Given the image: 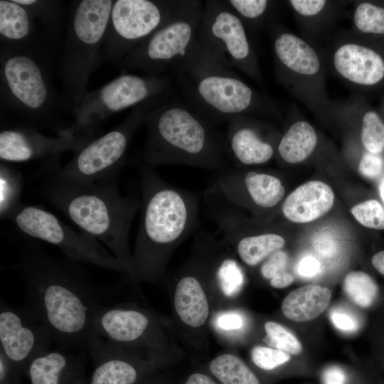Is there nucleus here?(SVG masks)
<instances>
[{
  "mask_svg": "<svg viewBox=\"0 0 384 384\" xmlns=\"http://www.w3.org/2000/svg\"><path fill=\"white\" fill-rule=\"evenodd\" d=\"M384 170V157L381 154L365 151L359 164L358 171L364 177L370 179L378 178Z\"/></svg>",
  "mask_w": 384,
  "mask_h": 384,
  "instance_id": "79ce46f5",
  "label": "nucleus"
},
{
  "mask_svg": "<svg viewBox=\"0 0 384 384\" xmlns=\"http://www.w3.org/2000/svg\"><path fill=\"white\" fill-rule=\"evenodd\" d=\"M88 352L94 364L88 384H137L166 353L120 346L99 336Z\"/></svg>",
  "mask_w": 384,
  "mask_h": 384,
  "instance_id": "a211bd4d",
  "label": "nucleus"
},
{
  "mask_svg": "<svg viewBox=\"0 0 384 384\" xmlns=\"http://www.w3.org/2000/svg\"><path fill=\"white\" fill-rule=\"evenodd\" d=\"M383 112H384V103H383Z\"/></svg>",
  "mask_w": 384,
  "mask_h": 384,
  "instance_id": "603ef678",
  "label": "nucleus"
},
{
  "mask_svg": "<svg viewBox=\"0 0 384 384\" xmlns=\"http://www.w3.org/2000/svg\"><path fill=\"white\" fill-rule=\"evenodd\" d=\"M22 375L18 367L0 351V384H21Z\"/></svg>",
  "mask_w": 384,
  "mask_h": 384,
  "instance_id": "c03bdc74",
  "label": "nucleus"
},
{
  "mask_svg": "<svg viewBox=\"0 0 384 384\" xmlns=\"http://www.w3.org/2000/svg\"><path fill=\"white\" fill-rule=\"evenodd\" d=\"M361 120V140L367 151L381 154L384 151V122L374 110L356 99Z\"/></svg>",
  "mask_w": 384,
  "mask_h": 384,
  "instance_id": "2f4dec72",
  "label": "nucleus"
},
{
  "mask_svg": "<svg viewBox=\"0 0 384 384\" xmlns=\"http://www.w3.org/2000/svg\"><path fill=\"white\" fill-rule=\"evenodd\" d=\"M94 329L97 336L120 346L169 353L168 324L137 304L102 306L96 313Z\"/></svg>",
  "mask_w": 384,
  "mask_h": 384,
  "instance_id": "2eb2a0df",
  "label": "nucleus"
},
{
  "mask_svg": "<svg viewBox=\"0 0 384 384\" xmlns=\"http://www.w3.org/2000/svg\"><path fill=\"white\" fill-rule=\"evenodd\" d=\"M379 191H380V197L384 202V177L383 178V179L381 180L380 183Z\"/></svg>",
  "mask_w": 384,
  "mask_h": 384,
  "instance_id": "3c124183",
  "label": "nucleus"
},
{
  "mask_svg": "<svg viewBox=\"0 0 384 384\" xmlns=\"http://www.w3.org/2000/svg\"><path fill=\"white\" fill-rule=\"evenodd\" d=\"M247 32L243 22L225 1H206L198 41L224 64L264 85L258 59Z\"/></svg>",
  "mask_w": 384,
  "mask_h": 384,
  "instance_id": "4468645a",
  "label": "nucleus"
},
{
  "mask_svg": "<svg viewBox=\"0 0 384 384\" xmlns=\"http://www.w3.org/2000/svg\"><path fill=\"white\" fill-rule=\"evenodd\" d=\"M90 141L63 131L53 137L25 127L7 128L0 132V159L3 162L47 161L64 151L76 152Z\"/></svg>",
  "mask_w": 384,
  "mask_h": 384,
  "instance_id": "6ab92c4d",
  "label": "nucleus"
},
{
  "mask_svg": "<svg viewBox=\"0 0 384 384\" xmlns=\"http://www.w3.org/2000/svg\"><path fill=\"white\" fill-rule=\"evenodd\" d=\"M0 87L1 107L25 127L47 123L62 106L46 62L34 46L1 47Z\"/></svg>",
  "mask_w": 384,
  "mask_h": 384,
  "instance_id": "0eeeda50",
  "label": "nucleus"
},
{
  "mask_svg": "<svg viewBox=\"0 0 384 384\" xmlns=\"http://www.w3.org/2000/svg\"><path fill=\"white\" fill-rule=\"evenodd\" d=\"M272 50L277 78L290 94L316 114H333L334 104L326 87L324 55L312 42L276 28Z\"/></svg>",
  "mask_w": 384,
  "mask_h": 384,
  "instance_id": "1a4fd4ad",
  "label": "nucleus"
},
{
  "mask_svg": "<svg viewBox=\"0 0 384 384\" xmlns=\"http://www.w3.org/2000/svg\"><path fill=\"white\" fill-rule=\"evenodd\" d=\"M373 267L384 275V250L376 252L371 260Z\"/></svg>",
  "mask_w": 384,
  "mask_h": 384,
  "instance_id": "8fccbe9b",
  "label": "nucleus"
},
{
  "mask_svg": "<svg viewBox=\"0 0 384 384\" xmlns=\"http://www.w3.org/2000/svg\"><path fill=\"white\" fill-rule=\"evenodd\" d=\"M267 126L253 116L238 115L228 122L225 134L229 154L242 166L268 162L275 153L273 139L264 131Z\"/></svg>",
  "mask_w": 384,
  "mask_h": 384,
  "instance_id": "5701e85b",
  "label": "nucleus"
},
{
  "mask_svg": "<svg viewBox=\"0 0 384 384\" xmlns=\"http://www.w3.org/2000/svg\"><path fill=\"white\" fill-rule=\"evenodd\" d=\"M208 368L222 384H261L256 374L233 353L215 356L209 363Z\"/></svg>",
  "mask_w": 384,
  "mask_h": 384,
  "instance_id": "c756f323",
  "label": "nucleus"
},
{
  "mask_svg": "<svg viewBox=\"0 0 384 384\" xmlns=\"http://www.w3.org/2000/svg\"><path fill=\"white\" fill-rule=\"evenodd\" d=\"M145 124L139 165H187L218 172L233 167L225 134L188 105L168 97L149 112Z\"/></svg>",
  "mask_w": 384,
  "mask_h": 384,
  "instance_id": "7ed1b4c3",
  "label": "nucleus"
},
{
  "mask_svg": "<svg viewBox=\"0 0 384 384\" xmlns=\"http://www.w3.org/2000/svg\"><path fill=\"white\" fill-rule=\"evenodd\" d=\"M293 281V276L287 271H285L270 280V284L273 288L282 289L290 285Z\"/></svg>",
  "mask_w": 384,
  "mask_h": 384,
  "instance_id": "de8ad7c7",
  "label": "nucleus"
},
{
  "mask_svg": "<svg viewBox=\"0 0 384 384\" xmlns=\"http://www.w3.org/2000/svg\"><path fill=\"white\" fill-rule=\"evenodd\" d=\"M334 203V193L330 186L321 181H310L285 198L281 210L289 220L306 223L324 215Z\"/></svg>",
  "mask_w": 384,
  "mask_h": 384,
  "instance_id": "393cba45",
  "label": "nucleus"
},
{
  "mask_svg": "<svg viewBox=\"0 0 384 384\" xmlns=\"http://www.w3.org/2000/svg\"><path fill=\"white\" fill-rule=\"evenodd\" d=\"M43 197L81 230L104 244L132 276L129 246L132 222L141 207L136 196H123L118 179L92 183H63L50 179Z\"/></svg>",
  "mask_w": 384,
  "mask_h": 384,
  "instance_id": "39448f33",
  "label": "nucleus"
},
{
  "mask_svg": "<svg viewBox=\"0 0 384 384\" xmlns=\"http://www.w3.org/2000/svg\"><path fill=\"white\" fill-rule=\"evenodd\" d=\"M250 358L255 366L266 371L276 370L291 360L287 353L267 346H254Z\"/></svg>",
  "mask_w": 384,
  "mask_h": 384,
  "instance_id": "58836bf2",
  "label": "nucleus"
},
{
  "mask_svg": "<svg viewBox=\"0 0 384 384\" xmlns=\"http://www.w3.org/2000/svg\"><path fill=\"white\" fill-rule=\"evenodd\" d=\"M210 323L213 329L221 338L233 341L245 331L247 319L242 311L227 307L213 313Z\"/></svg>",
  "mask_w": 384,
  "mask_h": 384,
  "instance_id": "c9c22d12",
  "label": "nucleus"
},
{
  "mask_svg": "<svg viewBox=\"0 0 384 384\" xmlns=\"http://www.w3.org/2000/svg\"><path fill=\"white\" fill-rule=\"evenodd\" d=\"M170 70L187 105L215 125L238 115L279 116L269 97L250 86L198 38L189 53Z\"/></svg>",
  "mask_w": 384,
  "mask_h": 384,
  "instance_id": "20e7f679",
  "label": "nucleus"
},
{
  "mask_svg": "<svg viewBox=\"0 0 384 384\" xmlns=\"http://www.w3.org/2000/svg\"><path fill=\"white\" fill-rule=\"evenodd\" d=\"M225 2L241 19L247 29L262 26L275 3L267 0H227Z\"/></svg>",
  "mask_w": 384,
  "mask_h": 384,
  "instance_id": "f704fd0d",
  "label": "nucleus"
},
{
  "mask_svg": "<svg viewBox=\"0 0 384 384\" xmlns=\"http://www.w3.org/2000/svg\"><path fill=\"white\" fill-rule=\"evenodd\" d=\"M331 293L329 288L308 284L292 291L283 299L281 309L288 319L305 322L314 319L328 307Z\"/></svg>",
  "mask_w": 384,
  "mask_h": 384,
  "instance_id": "bb28decb",
  "label": "nucleus"
},
{
  "mask_svg": "<svg viewBox=\"0 0 384 384\" xmlns=\"http://www.w3.org/2000/svg\"><path fill=\"white\" fill-rule=\"evenodd\" d=\"M185 384H217L210 376L201 373L189 375Z\"/></svg>",
  "mask_w": 384,
  "mask_h": 384,
  "instance_id": "09e8293b",
  "label": "nucleus"
},
{
  "mask_svg": "<svg viewBox=\"0 0 384 384\" xmlns=\"http://www.w3.org/2000/svg\"><path fill=\"white\" fill-rule=\"evenodd\" d=\"M334 1L325 0H290L288 5L294 12L303 30L309 35H316L338 14Z\"/></svg>",
  "mask_w": 384,
  "mask_h": 384,
  "instance_id": "c85d7f7f",
  "label": "nucleus"
},
{
  "mask_svg": "<svg viewBox=\"0 0 384 384\" xmlns=\"http://www.w3.org/2000/svg\"><path fill=\"white\" fill-rule=\"evenodd\" d=\"M26 7L50 33L58 32L63 10L59 1L16 0Z\"/></svg>",
  "mask_w": 384,
  "mask_h": 384,
  "instance_id": "e433bc0d",
  "label": "nucleus"
},
{
  "mask_svg": "<svg viewBox=\"0 0 384 384\" xmlns=\"http://www.w3.org/2000/svg\"><path fill=\"white\" fill-rule=\"evenodd\" d=\"M141 218L132 252L134 282L160 279L175 249L197 227L199 196L163 180L140 165Z\"/></svg>",
  "mask_w": 384,
  "mask_h": 384,
  "instance_id": "f03ea898",
  "label": "nucleus"
},
{
  "mask_svg": "<svg viewBox=\"0 0 384 384\" xmlns=\"http://www.w3.org/2000/svg\"><path fill=\"white\" fill-rule=\"evenodd\" d=\"M263 342L270 347L280 350L289 355H299L302 346L297 338L279 323L272 321L264 324Z\"/></svg>",
  "mask_w": 384,
  "mask_h": 384,
  "instance_id": "4c0bfd02",
  "label": "nucleus"
},
{
  "mask_svg": "<svg viewBox=\"0 0 384 384\" xmlns=\"http://www.w3.org/2000/svg\"><path fill=\"white\" fill-rule=\"evenodd\" d=\"M190 0H116L102 48V60L119 65L125 55L167 23Z\"/></svg>",
  "mask_w": 384,
  "mask_h": 384,
  "instance_id": "f8f14e48",
  "label": "nucleus"
},
{
  "mask_svg": "<svg viewBox=\"0 0 384 384\" xmlns=\"http://www.w3.org/2000/svg\"><path fill=\"white\" fill-rule=\"evenodd\" d=\"M53 341L50 330L26 306L14 307L4 301L0 305V351L22 375L30 362L49 349Z\"/></svg>",
  "mask_w": 384,
  "mask_h": 384,
  "instance_id": "f3484780",
  "label": "nucleus"
},
{
  "mask_svg": "<svg viewBox=\"0 0 384 384\" xmlns=\"http://www.w3.org/2000/svg\"><path fill=\"white\" fill-rule=\"evenodd\" d=\"M203 9L201 1L190 0L182 11L129 51L119 64L121 68L162 75L195 46Z\"/></svg>",
  "mask_w": 384,
  "mask_h": 384,
  "instance_id": "9b49d317",
  "label": "nucleus"
},
{
  "mask_svg": "<svg viewBox=\"0 0 384 384\" xmlns=\"http://www.w3.org/2000/svg\"><path fill=\"white\" fill-rule=\"evenodd\" d=\"M351 212L361 225L365 227L383 230L384 208L376 200L370 199L354 206Z\"/></svg>",
  "mask_w": 384,
  "mask_h": 384,
  "instance_id": "ea45409f",
  "label": "nucleus"
},
{
  "mask_svg": "<svg viewBox=\"0 0 384 384\" xmlns=\"http://www.w3.org/2000/svg\"><path fill=\"white\" fill-rule=\"evenodd\" d=\"M36 18L16 0L0 1V40L3 46H34Z\"/></svg>",
  "mask_w": 384,
  "mask_h": 384,
  "instance_id": "a878e982",
  "label": "nucleus"
},
{
  "mask_svg": "<svg viewBox=\"0 0 384 384\" xmlns=\"http://www.w3.org/2000/svg\"><path fill=\"white\" fill-rule=\"evenodd\" d=\"M9 220L27 236L56 246L72 260L129 277L126 268L100 242L82 230L68 226L41 207L21 203Z\"/></svg>",
  "mask_w": 384,
  "mask_h": 384,
  "instance_id": "ddd939ff",
  "label": "nucleus"
},
{
  "mask_svg": "<svg viewBox=\"0 0 384 384\" xmlns=\"http://www.w3.org/2000/svg\"><path fill=\"white\" fill-rule=\"evenodd\" d=\"M22 178L21 174L6 162L0 164V216L9 220L21 205Z\"/></svg>",
  "mask_w": 384,
  "mask_h": 384,
  "instance_id": "473e14b6",
  "label": "nucleus"
},
{
  "mask_svg": "<svg viewBox=\"0 0 384 384\" xmlns=\"http://www.w3.org/2000/svg\"><path fill=\"white\" fill-rule=\"evenodd\" d=\"M113 0L72 2L60 65L62 107L73 109L87 93L91 74L102 60V48Z\"/></svg>",
  "mask_w": 384,
  "mask_h": 384,
  "instance_id": "423d86ee",
  "label": "nucleus"
},
{
  "mask_svg": "<svg viewBox=\"0 0 384 384\" xmlns=\"http://www.w3.org/2000/svg\"><path fill=\"white\" fill-rule=\"evenodd\" d=\"M343 289L347 297L362 308L370 307L378 294L375 282L363 271L350 272L344 278Z\"/></svg>",
  "mask_w": 384,
  "mask_h": 384,
  "instance_id": "72a5a7b5",
  "label": "nucleus"
},
{
  "mask_svg": "<svg viewBox=\"0 0 384 384\" xmlns=\"http://www.w3.org/2000/svg\"><path fill=\"white\" fill-rule=\"evenodd\" d=\"M26 375L31 384H88L81 355L48 349L29 363Z\"/></svg>",
  "mask_w": 384,
  "mask_h": 384,
  "instance_id": "b1692460",
  "label": "nucleus"
},
{
  "mask_svg": "<svg viewBox=\"0 0 384 384\" xmlns=\"http://www.w3.org/2000/svg\"><path fill=\"white\" fill-rule=\"evenodd\" d=\"M317 143L318 135L314 127L307 121L298 120L279 139L277 152L287 163H299L313 153Z\"/></svg>",
  "mask_w": 384,
  "mask_h": 384,
  "instance_id": "cd10ccee",
  "label": "nucleus"
},
{
  "mask_svg": "<svg viewBox=\"0 0 384 384\" xmlns=\"http://www.w3.org/2000/svg\"><path fill=\"white\" fill-rule=\"evenodd\" d=\"M172 294L179 324L192 334L203 332L210 322L213 301L204 275L193 258L176 275Z\"/></svg>",
  "mask_w": 384,
  "mask_h": 384,
  "instance_id": "aec40b11",
  "label": "nucleus"
},
{
  "mask_svg": "<svg viewBox=\"0 0 384 384\" xmlns=\"http://www.w3.org/2000/svg\"><path fill=\"white\" fill-rule=\"evenodd\" d=\"M288 260L289 256L285 251L281 249L274 252L262 262L260 268L261 277L270 281L287 271Z\"/></svg>",
  "mask_w": 384,
  "mask_h": 384,
  "instance_id": "a19ab883",
  "label": "nucleus"
},
{
  "mask_svg": "<svg viewBox=\"0 0 384 384\" xmlns=\"http://www.w3.org/2000/svg\"><path fill=\"white\" fill-rule=\"evenodd\" d=\"M16 267L26 291V306L47 326L61 349L88 352L97 336L94 319L102 306L78 262L54 258L31 238L20 247Z\"/></svg>",
  "mask_w": 384,
  "mask_h": 384,
  "instance_id": "f257e3e1",
  "label": "nucleus"
},
{
  "mask_svg": "<svg viewBox=\"0 0 384 384\" xmlns=\"http://www.w3.org/2000/svg\"><path fill=\"white\" fill-rule=\"evenodd\" d=\"M218 173L215 189L231 203L268 210L284 198V186L272 174L233 167Z\"/></svg>",
  "mask_w": 384,
  "mask_h": 384,
  "instance_id": "412c9836",
  "label": "nucleus"
},
{
  "mask_svg": "<svg viewBox=\"0 0 384 384\" xmlns=\"http://www.w3.org/2000/svg\"><path fill=\"white\" fill-rule=\"evenodd\" d=\"M324 55L327 70L352 88L365 91L384 85V37L346 32Z\"/></svg>",
  "mask_w": 384,
  "mask_h": 384,
  "instance_id": "dca6fc26",
  "label": "nucleus"
},
{
  "mask_svg": "<svg viewBox=\"0 0 384 384\" xmlns=\"http://www.w3.org/2000/svg\"><path fill=\"white\" fill-rule=\"evenodd\" d=\"M321 270L319 262L312 256L302 258L297 266L298 274L304 277H313L316 276Z\"/></svg>",
  "mask_w": 384,
  "mask_h": 384,
  "instance_id": "49530a36",
  "label": "nucleus"
},
{
  "mask_svg": "<svg viewBox=\"0 0 384 384\" xmlns=\"http://www.w3.org/2000/svg\"><path fill=\"white\" fill-rule=\"evenodd\" d=\"M169 95L160 96L132 108L115 128L89 142L64 166L58 159L52 163L51 180L63 183H92L118 179L128 148L149 112Z\"/></svg>",
  "mask_w": 384,
  "mask_h": 384,
  "instance_id": "6e6552de",
  "label": "nucleus"
},
{
  "mask_svg": "<svg viewBox=\"0 0 384 384\" xmlns=\"http://www.w3.org/2000/svg\"><path fill=\"white\" fill-rule=\"evenodd\" d=\"M329 319L333 325L343 332L353 333L358 329L356 317L346 310L334 309L329 314Z\"/></svg>",
  "mask_w": 384,
  "mask_h": 384,
  "instance_id": "37998d69",
  "label": "nucleus"
},
{
  "mask_svg": "<svg viewBox=\"0 0 384 384\" xmlns=\"http://www.w3.org/2000/svg\"><path fill=\"white\" fill-rule=\"evenodd\" d=\"M320 378L322 384H348V375L341 366L330 365L324 368Z\"/></svg>",
  "mask_w": 384,
  "mask_h": 384,
  "instance_id": "a18cd8bd",
  "label": "nucleus"
},
{
  "mask_svg": "<svg viewBox=\"0 0 384 384\" xmlns=\"http://www.w3.org/2000/svg\"><path fill=\"white\" fill-rule=\"evenodd\" d=\"M216 221L221 239L238 260L247 267L257 266L285 245L281 235L272 231L252 230L233 211L222 213Z\"/></svg>",
  "mask_w": 384,
  "mask_h": 384,
  "instance_id": "4be33fe9",
  "label": "nucleus"
},
{
  "mask_svg": "<svg viewBox=\"0 0 384 384\" xmlns=\"http://www.w3.org/2000/svg\"><path fill=\"white\" fill-rule=\"evenodd\" d=\"M171 81L163 75L122 74L102 87L87 92L73 109L74 123L63 131L90 140L107 118L129 107L169 95Z\"/></svg>",
  "mask_w": 384,
  "mask_h": 384,
  "instance_id": "9d476101",
  "label": "nucleus"
},
{
  "mask_svg": "<svg viewBox=\"0 0 384 384\" xmlns=\"http://www.w3.org/2000/svg\"><path fill=\"white\" fill-rule=\"evenodd\" d=\"M352 32L367 36L384 37V4L368 1L355 4Z\"/></svg>",
  "mask_w": 384,
  "mask_h": 384,
  "instance_id": "7c9ffc66",
  "label": "nucleus"
}]
</instances>
